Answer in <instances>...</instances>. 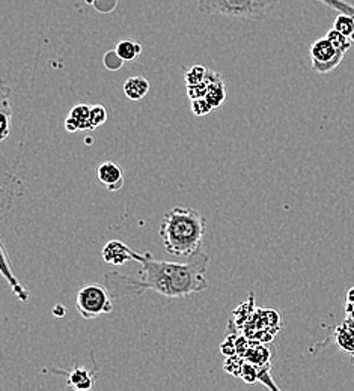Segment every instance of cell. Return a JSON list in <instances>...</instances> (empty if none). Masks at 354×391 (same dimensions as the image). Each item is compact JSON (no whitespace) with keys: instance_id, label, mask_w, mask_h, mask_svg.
Instances as JSON below:
<instances>
[{"instance_id":"cell-1","label":"cell","mask_w":354,"mask_h":391,"mask_svg":"<svg viewBox=\"0 0 354 391\" xmlns=\"http://www.w3.org/2000/svg\"><path fill=\"white\" fill-rule=\"evenodd\" d=\"M133 260L141 263L137 277L121 272L104 275L106 287L113 298L139 297L146 291L168 298H184L208 289L210 256L202 251L187 262H164L154 259L148 251L137 253L133 250Z\"/></svg>"},{"instance_id":"cell-2","label":"cell","mask_w":354,"mask_h":391,"mask_svg":"<svg viewBox=\"0 0 354 391\" xmlns=\"http://www.w3.org/2000/svg\"><path fill=\"white\" fill-rule=\"evenodd\" d=\"M205 232L204 214L186 206H175L164 212L159 228L164 250L175 258H192L199 253Z\"/></svg>"},{"instance_id":"cell-3","label":"cell","mask_w":354,"mask_h":391,"mask_svg":"<svg viewBox=\"0 0 354 391\" xmlns=\"http://www.w3.org/2000/svg\"><path fill=\"white\" fill-rule=\"evenodd\" d=\"M202 14L238 20H264L279 5V0H196Z\"/></svg>"},{"instance_id":"cell-4","label":"cell","mask_w":354,"mask_h":391,"mask_svg":"<svg viewBox=\"0 0 354 391\" xmlns=\"http://www.w3.org/2000/svg\"><path fill=\"white\" fill-rule=\"evenodd\" d=\"M107 287L98 285H87L82 287L75 297V309L85 319H94L101 314L113 312V301Z\"/></svg>"},{"instance_id":"cell-5","label":"cell","mask_w":354,"mask_h":391,"mask_svg":"<svg viewBox=\"0 0 354 391\" xmlns=\"http://www.w3.org/2000/svg\"><path fill=\"white\" fill-rule=\"evenodd\" d=\"M345 52L333 45L327 36L320 38L311 45L312 70L318 74H328L336 70L343 62Z\"/></svg>"},{"instance_id":"cell-6","label":"cell","mask_w":354,"mask_h":391,"mask_svg":"<svg viewBox=\"0 0 354 391\" xmlns=\"http://www.w3.org/2000/svg\"><path fill=\"white\" fill-rule=\"evenodd\" d=\"M97 178L109 192H119L124 187V169L115 161H104L97 167Z\"/></svg>"},{"instance_id":"cell-7","label":"cell","mask_w":354,"mask_h":391,"mask_svg":"<svg viewBox=\"0 0 354 391\" xmlns=\"http://www.w3.org/2000/svg\"><path fill=\"white\" fill-rule=\"evenodd\" d=\"M205 83L208 86L207 97H205L208 99V103L214 107V110L222 107V104L226 99V84L223 80V75L218 71L208 70Z\"/></svg>"},{"instance_id":"cell-8","label":"cell","mask_w":354,"mask_h":391,"mask_svg":"<svg viewBox=\"0 0 354 391\" xmlns=\"http://www.w3.org/2000/svg\"><path fill=\"white\" fill-rule=\"evenodd\" d=\"M65 130L68 133H77L91 128V106L77 104L70 110V115L65 119Z\"/></svg>"},{"instance_id":"cell-9","label":"cell","mask_w":354,"mask_h":391,"mask_svg":"<svg viewBox=\"0 0 354 391\" xmlns=\"http://www.w3.org/2000/svg\"><path fill=\"white\" fill-rule=\"evenodd\" d=\"M103 259L104 262L115 265V267H119V265H124L125 262L133 260V250L119 239H112L109 241L104 248H103Z\"/></svg>"},{"instance_id":"cell-10","label":"cell","mask_w":354,"mask_h":391,"mask_svg":"<svg viewBox=\"0 0 354 391\" xmlns=\"http://www.w3.org/2000/svg\"><path fill=\"white\" fill-rule=\"evenodd\" d=\"M0 251H2V274H4L5 279L8 280L12 294H14L21 302H28L29 298H31L29 291L20 283V280L17 279L16 274L12 272V270L9 267V260H8V256H6V250H5L4 243L0 244Z\"/></svg>"},{"instance_id":"cell-11","label":"cell","mask_w":354,"mask_h":391,"mask_svg":"<svg viewBox=\"0 0 354 391\" xmlns=\"http://www.w3.org/2000/svg\"><path fill=\"white\" fill-rule=\"evenodd\" d=\"M67 375V387L74 388V390H80L86 391L91 390L95 384V372L87 370L86 368H74L70 372H64Z\"/></svg>"},{"instance_id":"cell-12","label":"cell","mask_w":354,"mask_h":391,"mask_svg":"<svg viewBox=\"0 0 354 391\" xmlns=\"http://www.w3.org/2000/svg\"><path fill=\"white\" fill-rule=\"evenodd\" d=\"M122 91L130 101L133 103H137V101L144 99L148 92H149V82L142 77V75H134V77H130L125 80Z\"/></svg>"},{"instance_id":"cell-13","label":"cell","mask_w":354,"mask_h":391,"mask_svg":"<svg viewBox=\"0 0 354 391\" xmlns=\"http://www.w3.org/2000/svg\"><path fill=\"white\" fill-rule=\"evenodd\" d=\"M335 340L340 351H344L345 354L354 357V325L350 321H345L344 325L336 328Z\"/></svg>"},{"instance_id":"cell-14","label":"cell","mask_w":354,"mask_h":391,"mask_svg":"<svg viewBox=\"0 0 354 391\" xmlns=\"http://www.w3.org/2000/svg\"><path fill=\"white\" fill-rule=\"evenodd\" d=\"M11 91L5 82H2V103H0V119H2V136L0 141H6L9 136V121L12 119V107L9 99Z\"/></svg>"},{"instance_id":"cell-15","label":"cell","mask_w":354,"mask_h":391,"mask_svg":"<svg viewBox=\"0 0 354 391\" xmlns=\"http://www.w3.org/2000/svg\"><path fill=\"white\" fill-rule=\"evenodd\" d=\"M115 52L124 62H134L144 52V45L139 41L122 40L118 43Z\"/></svg>"},{"instance_id":"cell-16","label":"cell","mask_w":354,"mask_h":391,"mask_svg":"<svg viewBox=\"0 0 354 391\" xmlns=\"http://www.w3.org/2000/svg\"><path fill=\"white\" fill-rule=\"evenodd\" d=\"M245 358L250 363H254L255 365H258V368H261V365L270 363V352L264 345L258 343V345H255V348L250 345Z\"/></svg>"},{"instance_id":"cell-17","label":"cell","mask_w":354,"mask_h":391,"mask_svg":"<svg viewBox=\"0 0 354 391\" xmlns=\"http://www.w3.org/2000/svg\"><path fill=\"white\" fill-rule=\"evenodd\" d=\"M208 68H205L204 65H195L192 68H188L184 72V82L186 86H192V84H199L202 82H205Z\"/></svg>"},{"instance_id":"cell-18","label":"cell","mask_w":354,"mask_h":391,"mask_svg":"<svg viewBox=\"0 0 354 391\" xmlns=\"http://www.w3.org/2000/svg\"><path fill=\"white\" fill-rule=\"evenodd\" d=\"M326 36L328 38V40H331V41L333 43V45H335V47H338L339 50H343V52H345V53H347L348 50L354 45V44H353V41H351V38H348V36L343 35V33L338 32V31H336V29H333V28L326 33Z\"/></svg>"},{"instance_id":"cell-19","label":"cell","mask_w":354,"mask_h":391,"mask_svg":"<svg viewBox=\"0 0 354 391\" xmlns=\"http://www.w3.org/2000/svg\"><path fill=\"white\" fill-rule=\"evenodd\" d=\"M333 29L351 38L354 35V18L347 14H339L333 23Z\"/></svg>"},{"instance_id":"cell-20","label":"cell","mask_w":354,"mask_h":391,"mask_svg":"<svg viewBox=\"0 0 354 391\" xmlns=\"http://www.w3.org/2000/svg\"><path fill=\"white\" fill-rule=\"evenodd\" d=\"M245 361H246V358L242 357V356H238V354L226 357V360L223 363V369H225V372L231 373L232 376L240 378V373H242V368H243Z\"/></svg>"},{"instance_id":"cell-21","label":"cell","mask_w":354,"mask_h":391,"mask_svg":"<svg viewBox=\"0 0 354 391\" xmlns=\"http://www.w3.org/2000/svg\"><path fill=\"white\" fill-rule=\"evenodd\" d=\"M107 118H109V111L104 106H101V104L91 106V128H92V131L97 130L98 127H101L103 123H106Z\"/></svg>"},{"instance_id":"cell-22","label":"cell","mask_w":354,"mask_h":391,"mask_svg":"<svg viewBox=\"0 0 354 391\" xmlns=\"http://www.w3.org/2000/svg\"><path fill=\"white\" fill-rule=\"evenodd\" d=\"M258 376H259L258 365L246 360L242 368V373H240V380L246 384H255L258 382Z\"/></svg>"},{"instance_id":"cell-23","label":"cell","mask_w":354,"mask_h":391,"mask_svg":"<svg viewBox=\"0 0 354 391\" xmlns=\"http://www.w3.org/2000/svg\"><path fill=\"white\" fill-rule=\"evenodd\" d=\"M214 107L208 103L207 98H199L192 101V113L195 116H208Z\"/></svg>"},{"instance_id":"cell-24","label":"cell","mask_w":354,"mask_h":391,"mask_svg":"<svg viewBox=\"0 0 354 391\" xmlns=\"http://www.w3.org/2000/svg\"><path fill=\"white\" fill-rule=\"evenodd\" d=\"M259 369V376H258V382H261L262 385H265L267 388L273 390V391H279V387H277L273 381L272 373H270V363L261 365Z\"/></svg>"},{"instance_id":"cell-25","label":"cell","mask_w":354,"mask_h":391,"mask_svg":"<svg viewBox=\"0 0 354 391\" xmlns=\"http://www.w3.org/2000/svg\"><path fill=\"white\" fill-rule=\"evenodd\" d=\"M207 91H208L207 83H205V82H202V83H199V84L187 86V97L191 98V101L199 99V98H205V97H207Z\"/></svg>"},{"instance_id":"cell-26","label":"cell","mask_w":354,"mask_h":391,"mask_svg":"<svg viewBox=\"0 0 354 391\" xmlns=\"http://www.w3.org/2000/svg\"><path fill=\"white\" fill-rule=\"evenodd\" d=\"M124 60L118 56V53L113 50V52H109L104 55V67L107 70H112V71H117L122 67Z\"/></svg>"},{"instance_id":"cell-27","label":"cell","mask_w":354,"mask_h":391,"mask_svg":"<svg viewBox=\"0 0 354 391\" xmlns=\"http://www.w3.org/2000/svg\"><path fill=\"white\" fill-rule=\"evenodd\" d=\"M235 336L231 334L225 338V342L220 345V352L225 357H231L237 354V345H235Z\"/></svg>"},{"instance_id":"cell-28","label":"cell","mask_w":354,"mask_h":391,"mask_svg":"<svg viewBox=\"0 0 354 391\" xmlns=\"http://www.w3.org/2000/svg\"><path fill=\"white\" fill-rule=\"evenodd\" d=\"M235 345H237V354L245 357L247 354L249 348H250V343L247 342V338L245 336H238L235 338Z\"/></svg>"},{"instance_id":"cell-29","label":"cell","mask_w":354,"mask_h":391,"mask_svg":"<svg viewBox=\"0 0 354 391\" xmlns=\"http://www.w3.org/2000/svg\"><path fill=\"white\" fill-rule=\"evenodd\" d=\"M53 314H55L56 318H64L65 314H67V309H65L64 306H62V304H58V306H55V309H53Z\"/></svg>"},{"instance_id":"cell-30","label":"cell","mask_w":354,"mask_h":391,"mask_svg":"<svg viewBox=\"0 0 354 391\" xmlns=\"http://www.w3.org/2000/svg\"><path fill=\"white\" fill-rule=\"evenodd\" d=\"M347 304H353L354 306V286L347 292Z\"/></svg>"},{"instance_id":"cell-31","label":"cell","mask_w":354,"mask_h":391,"mask_svg":"<svg viewBox=\"0 0 354 391\" xmlns=\"http://www.w3.org/2000/svg\"><path fill=\"white\" fill-rule=\"evenodd\" d=\"M87 4H95V0H86Z\"/></svg>"},{"instance_id":"cell-32","label":"cell","mask_w":354,"mask_h":391,"mask_svg":"<svg viewBox=\"0 0 354 391\" xmlns=\"http://www.w3.org/2000/svg\"><path fill=\"white\" fill-rule=\"evenodd\" d=\"M347 321H348V319H347ZM350 322H351V321H350ZM351 324H353V325H354V322H351Z\"/></svg>"}]
</instances>
